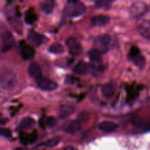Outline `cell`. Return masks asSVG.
<instances>
[{
    "label": "cell",
    "mask_w": 150,
    "mask_h": 150,
    "mask_svg": "<svg viewBox=\"0 0 150 150\" xmlns=\"http://www.w3.org/2000/svg\"><path fill=\"white\" fill-rule=\"evenodd\" d=\"M17 79L16 76L12 70L3 68L0 70V86L6 89H10L15 87Z\"/></svg>",
    "instance_id": "cell-1"
},
{
    "label": "cell",
    "mask_w": 150,
    "mask_h": 150,
    "mask_svg": "<svg viewBox=\"0 0 150 150\" xmlns=\"http://www.w3.org/2000/svg\"><path fill=\"white\" fill-rule=\"evenodd\" d=\"M86 10L85 4L79 1H68L64 10L66 16L69 17H77L84 14Z\"/></svg>",
    "instance_id": "cell-2"
},
{
    "label": "cell",
    "mask_w": 150,
    "mask_h": 150,
    "mask_svg": "<svg viewBox=\"0 0 150 150\" xmlns=\"http://www.w3.org/2000/svg\"><path fill=\"white\" fill-rule=\"evenodd\" d=\"M66 43L69 51H70L72 55L78 56L82 53V45H81V44L79 43V42L76 38H73V37L69 38L66 40Z\"/></svg>",
    "instance_id": "cell-3"
},
{
    "label": "cell",
    "mask_w": 150,
    "mask_h": 150,
    "mask_svg": "<svg viewBox=\"0 0 150 150\" xmlns=\"http://www.w3.org/2000/svg\"><path fill=\"white\" fill-rule=\"evenodd\" d=\"M148 7L146 4L141 1L133 3L130 7V14L134 18H139L146 13Z\"/></svg>",
    "instance_id": "cell-4"
},
{
    "label": "cell",
    "mask_w": 150,
    "mask_h": 150,
    "mask_svg": "<svg viewBox=\"0 0 150 150\" xmlns=\"http://www.w3.org/2000/svg\"><path fill=\"white\" fill-rule=\"evenodd\" d=\"M35 81L38 87L44 91H53L57 87V84L55 82L43 76L35 80Z\"/></svg>",
    "instance_id": "cell-5"
},
{
    "label": "cell",
    "mask_w": 150,
    "mask_h": 150,
    "mask_svg": "<svg viewBox=\"0 0 150 150\" xmlns=\"http://www.w3.org/2000/svg\"><path fill=\"white\" fill-rule=\"evenodd\" d=\"M21 55L24 60L32 59L35 55V49L22 41L21 42Z\"/></svg>",
    "instance_id": "cell-6"
},
{
    "label": "cell",
    "mask_w": 150,
    "mask_h": 150,
    "mask_svg": "<svg viewBox=\"0 0 150 150\" xmlns=\"http://www.w3.org/2000/svg\"><path fill=\"white\" fill-rule=\"evenodd\" d=\"M27 38L29 42L33 45H36V46H39L41 44L44 43V41L46 39L43 35L36 32H34V31H30L29 32Z\"/></svg>",
    "instance_id": "cell-7"
},
{
    "label": "cell",
    "mask_w": 150,
    "mask_h": 150,
    "mask_svg": "<svg viewBox=\"0 0 150 150\" xmlns=\"http://www.w3.org/2000/svg\"><path fill=\"white\" fill-rule=\"evenodd\" d=\"M110 21V18L106 15H97L91 18V22L93 26H102L108 24Z\"/></svg>",
    "instance_id": "cell-8"
},
{
    "label": "cell",
    "mask_w": 150,
    "mask_h": 150,
    "mask_svg": "<svg viewBox=\"0 0 150 150\" xmlns=\"http://www.w3.org/2000/svg\"><path fill=\"white\" fill-rule=\"evenodd\" d=\"M2 47L4 51L11 49L15 45V41L13 36L9 32H5L2 34Z\"/></svg>",
    "instance_id": "cell-9"
},
{
    "label": "cell",
    "mask_w": 150,
    "mask_h": 150,
    "mask_svg": "<svg viewBox=\"0 0 150 150\" xmlns=\"http://www.w3.org/2000/svg\"><path fill=\"white\" fill-rule=\"evenodd\" d=\"M28 73L32 78L37 80L42 77V71L39 64L37 62H31L28 67Z\"/></svg>",
    "instance_id": "cell-10"
},
{
    "label": "cell",
    "mask_w": 150,
    "mask_h": 150,
    "mask_svg": "<svg viewBox=\"0 0 150 150\" xmlns=\"http://www.w3.org/2000/svg\"><path fill=\"white\" fill-rule=\"evenodd\" d=\"M139 33L142 37L146 39L150 40V21H144L139 23L138 26Z\"/></svg>",
    "instance_id": "cell-11"
},
{
    "label": "cell",
    "mask_w": 150,
    "mask_h": 150,
    "mask_svg": "<svg viewBox=\"0 0 150 150\" xmlns=\"http://www.w3.org/2000/svg\"><path fill=\"white\" fill-rule=\"evenodd\" d=\"M38 139V133L36 130H34L31 133L29 134H25V133H21L20 136V141L23 144H32L34 142H36Z\"/></svg>",
    "instance_id": "cell-12"
},
{
    "label": "cell",
    "mask_w": 150,
    "mask_h": 150,
    "mask_svg": "<svg viewBox=\"0 0 150 150\" xmlns=\"http://www.w3.org/2000/svg\"><path fill=\"white\" fill-rule=\"evenodd\" d=\"M98 128L104 133H113L118 128V125L113 122H102L98 126Z\"/></svg>",
    "instance_id": "cell-13"
},
{
    "label": "cell",
    "mask_w": 150,
    "mask_h": 150,
    "mask_svg": "<svg viewBox=\"0 0 150 150\" xmlns=\"http://www.w3.org/2000/svg\"><path fill=\"white\" fill-rule=\"evenodd\" d=\"M75 111V107L72 105H62L59 108V117L66 118L71 115Z\"/></svg>",
    "instance_id": "cell-14"
},
{
    "label": "cell",
    "mask_w": 150,
    "mask_h": 150,
    "mask_svg": "<svg viewBox=\"0 0 150 150\" xmlns=\"http://www.w3.org/2000/svg\"><path fill=\"white\" fill-rule=\"evenodd\" d=\"M101 93L106 98H111L114 96L115 88L114 85L112 83H107L104 84L101 87Z\"/></svg>",
    "instance_id": "cell-15"
},
{
    "label": "cell",
    "mask_w": 150,
    "mask_h": 150,
    "mask_svg": "<svg viewBox=\"0 0 150 150\" xmlns=\"http://www.w3.org/2000/svg\"><path fill=\"white\" fill-rule=\"evenodd\" d=\"M74 72L78 75H85L89 70V66L86 62L83 61H80L76 63L73 69Z\"/></svg>",
    "instance_id": "cell-16"
},
{
    "label": "cell",
    "mask_w": 150,
    "mask_h": 150,
    "mask_svg": "<svg viewBox=\"0 0 150 150\" xmlns=\"http://www.w3.org/2000/svg\"><path fill=\"white\" fill-rule=\"evenodd\" d=\"M54 7V1L53 0H44L40 2L41 10L46 14H50L53 11Z\"/></svg>",
    "instance_id": "cell-17"
},
{
    "label": "cell",
    "mask_w": 150,
    "mask_h": 150,
    "mask_svg": "<svg viewBox=\"0 0 150 150\" xmlns=\"http://www.w3.org/2000/svg\"><path fill=\"white\" fill-rule=\"evenodd\" d=\"M81 127V124L77 121V120H71L66 125L65 130L68 133L70 134H74V133H76L78 130H79Z\"/></svg>",
    "instance_id": "cell-18"
},
{
    "label": "cell",
    "mask_w": 150,
    "mask_h": 150,
    "mask_svg": "<svg viewBox=\"0 0 150 150\" xmlns=\"http://www.w3.org/2000/svg\"><path fill=\"white\" fill-rule=\"evenodd\" d=\"M88 57L94 63H100L101 62V54L99 51L97 49H92L88 51Z\"/></svg>",
    "instance_id": "cell-19"
},
{
    "label": "cell",
    "mask_w": 150,
    "mask_h": 150,
    "mask_svg": "<svg viewBox=\"0 0 150 150\" xmlns=\"http://www.w3.org/2000/svg\"><path fill=\"white\" fill-rule=\"evenodd\" d=\"M129 122H130L131 124L133 126H135V127L142 129L144 124V122H145V120H144V119L141 118V117H139V116L138 115H134L130 117Z\"/></svg>",
    "instance_id": "cell-20"
},
{
    "label": "cell",
    "mask_w": 150,
    "mask_h": 150,
    "mask_svg": "<svg viewBox=\"0 0 150 150\" xmlns=\"http://www.w3.org/2000/svg\"><path fill=\"white\" fill-rule=\"evenodd\" d=\"M132 62H133L134 64L140 69H143L144 67H145L146 64V59L145 57L143 55H141V54H138V55L135 56L133 58L130 59Z\"/></svg>",
    "instance_id": "cell-21"
},
{
    "label": "cell",
    "mask_w": 150,
    "mask_h": 150,
    "mask_svg": "<svg viewBox=\"0 0 150 150\" xmlns=\"http://www.w3.org/2000/svg\"><path fill=\"white\" fill-rule=\"evenodd\" d=\"M25 21L29 24H32L37 20V16L33 9H29L25 13Z\"/></svg>",
    "instance_id": "cell-22"
},
{
    "label": "cell",
    "mask_w": 150,
    "mask_h": 150,
    "mask_svg": "<svg viewBox=\"0 0 150 150\" xmlns=\"http://www.w3.org/2000/svg\"><path fill=\"white\" fill-rule=\"evenodd\" d=\"M35 124V120L31 117H25L21 121L20 127L23 129L32 128Z\"/></svg>",
    "instance_id": "cell-23"
},
{
    "label": "cell",
    "mask_w": 150,
    "mask_h": 150,
    "mask_svg": "<svg viewBox=\"0 0 150 150\" xmlns=\"http://www.w3.org/2000/svg\"><path fill=\"white\" fill-rule=\"evenodd\" d=\"M60 142V137H54L51 139H49L44 143L40 144V146H46V147H54V146H57Z\"/></svg>",
    "instance_id": "cell-24"
},
{
    "label": "cell",
    "mask_w": 150,
    "mask_h": 150,
    "mask_svg": "<svg viewBox=\"0 0 150 150\" xmlns=\"http://www.w3.org/2000/svg\"><path fill=\"white\" fill-rule=\"evenodd\" d=\"M49 51L53 54H62L64 51V48L60 43H54L49 48Z\"/></svg>",
    "instance_id": "cell-25"
},
{
    "label": "cell",
    "mask_w": 150,
    "mask_h": 150,
    "mask_svg": "<svg viewBox=\"0 0 150 150\" xmlns=\"http://www.w3.org/2000/svg\"><path fill=\"white\" fill-rule=\"evenodd\" d=\"M111 1L102 0V1H97L95 3V7L97 9H108L110 7Z\"/></svg>",
    "instance_id": "cell-26"
},
{
    "label": "cell",
    "mask_w": 150,
    "mask_h": 150,
    "mask_svg": "<svg viewBox=\"0 0 150 150\" xmlns=\"http://www.w3.org/2000/svg\"><path fill=\"white\" fill-rule=\"evenodd\" d=\"M99 42H100L102 45H105V46H108L109 44L110 43V41H111V38L109 35L107 34H104V35H102L101 36H100L99 38H98Z\"/></svg>",
    "instance_id": "cell-27"
},
{
    "label": "cell",
    "mask_w": 150,
    "mask_h": 150,
    "mask_svg": "<svg viewBox=\"0 0 150 150\" xmlns=\"http://www.w3.org/2000/svg\"><path fill=\"white\" fill-rule=\"evenodd\" d=\"M90 117L89 113L87 111H82V112L79 113L77 116V121L79 123H86L88 121Z\"/></svg>",
    "instance_id": "cell-28"
},
{
    "label": "cell",
    "mask_w": 150,
    "mask_h": 150,
    "mask_svg": "<svg viewBox=\"0 0 150 150\" xmlns=\"http://www.w3.org/2000/svg\"><path fill=\"white\" fill-rule=\"evenodd\" d=\"M46 125H47L49 127H52L55 126L56 123H57V120L54 117H47L45 119Z\"/></svg>",
    "instance_id": "cell-29"
},
{
    "label": "cell",
    "mask_w": 150,
    "mask_h": 150,
    "mask_svg": "<svg viewBox=\"0 0 150 150\" xmlns=\"http://www.w3.org/2000/svg\"><path fill=\"white\" fill-rule=\"evenodd\" d=\"M141 54V53H140V50L138 49V48H137L136 46H132V48H131V49L129 50V59H130L133 58L134 57H135V56L138 55V54Z\"/></svg>",
    "instance_id": "cell-30"
},
{
    "label": "cell",
    "mask_w": 150,
    "mask_h": 150,
    "mask_svg": "<svg viewBox=\"0 0 150 150\" xmlns=\"http://www.w3.org/2000/svg\"><path fill=\"white\" fill-rule=\"evenodd\" d=\"M0 136L5 138H10L12 136L11 131L7 128H2V127H0Z\"/></svg>",
    "instance_id": "cell-31"
},
{
    "label": "cell",
    "mask_w": 150,
    "mask_h": 150,
    "mask_svg": "<svg viewBox=\"0 0 150 150\" xmlns=\"http://www.w3.org/2000/svg\"><path fill=\"white\" fill-rule=\"evenodd\" d=\"M142 130L146 132L150 131V119H149V120H145L144 126H143L142 127Z\"/></svg>",
    "instance_id": "cell-32"
},
{
    "label": "cell",
    "mask_w": 150,
    "mask_h": 150,
    "mask_svg": "<svg viewBox=\"0 0 150 150\" xmlns=\"http://www.w3.org/2000/svg\"><path fill=\"white\" fill-rule=\"evenodd\" d=\"M39 126L41 127V128L44 129V127H46V122H45V120H44V119H41V120H39Z\"/></svg>",
    "instance_id": "cell-33"
},
{
    "label": "cell",
    "mask_w": 150,
    "mask_h": 150,
    "mask_svg": "<svg viewBox=\"0 0 150 150\" xmlns=\"http://www.w3.org/2000/svg\"><path fill=\"white\" fill-rule=\"evenodd\" d=\"M63 150H77V149H76L75 148H74L73 146H67V147L64 148Z\"/></svg>",
    "instance_id": "cell-34"
},
{
    "label": "cell",
    "mask_w": 150,
    "mask_h": 150,
    "mask_svg": "<svg viewBox=\"0 0 150 150\" xmlns=\"http://www.w3.org/2000/svg\"><path fill=\"white\" fill-rule=\"evenodd\" d=\"M15 150H24V149H21V148H19V149H15Z\"/></svg>",
    "instance_id": "cell-35"
}]
</instances>
